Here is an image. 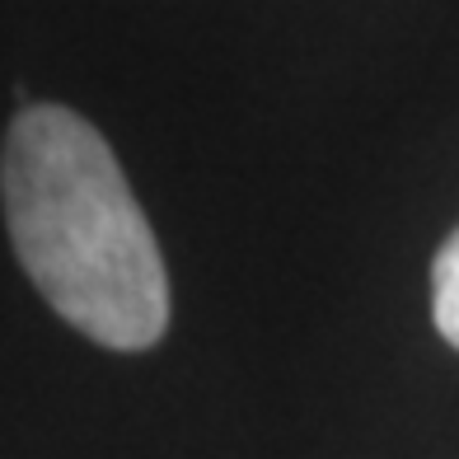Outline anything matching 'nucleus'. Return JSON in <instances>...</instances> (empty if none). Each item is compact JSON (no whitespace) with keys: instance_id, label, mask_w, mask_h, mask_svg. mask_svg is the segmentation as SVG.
I'll return each instance as SVG.
<instances>
[{"instance_id":"2","label":"nucleus","mask_w":459,"mask_h":459,"mask_svg":"<svg viewBox=\"0 0 459 459\" xmlns=\"http://www.w3.org/2000/svg\"><path fill=\"white\" fill-rule=\"evenodd\" d=\"M431 319L441 328V338L459 351V230L441 244V254L431 263Z\"/></svg>"},{"instance_id":"1","label":"nucleus","mask_w":459,"mask_h":459,"mask_svg":"<svg viewBox=\"0 0 459 459\" xmlns=\"http://www.w3.org/2000/svg\"><path fill=\"white\" fill-rule=\"evenodd\" d=\"M10 244L43 300L85 338L145 351L169 328V277L108 141L71 108L33 103L0 155Z\"/></svg>"}]
</instances>
